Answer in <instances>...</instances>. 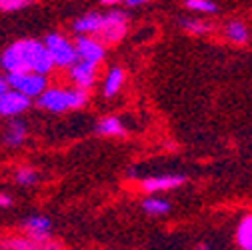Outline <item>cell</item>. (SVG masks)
<instances>
[{"label":"cell","mask_w":252,"mask_h":250,"mask_svg":"<svg viewBox=\"0 0 252 250\" xmlns=\"http://www.w3.org/2000/svg\"><path fill=\"white\" fill-rule=\"evenodd\" d=\"M0 66L6 72H38V74H48L54 68L44 42L34 38H22L12 42L0 56Z\"/></svg>","instance_id":"1"},{"label":"cell","mask_w":252,"mask_h":250,"mask_svg":"<svg viewBox=\"0 0 252 250\" xmlns=\"http://www.w3.org/2000/svg\"><path fill=\"white\" fill-rule=\"evenodd\" d=\"M36 98H38L40 108L54 112V114L82 108L88 102V94L82 88H72V90H68V88H46Z\"/></svg>","instance_id":"2"},{"label":"cell","mask_w":252,"mask_h":250,"mask_svg":"<svg viewBox=\"0 0 252 250\" xmlns=\"http://www.w3.org/2000/svg\"><path fill=\"white\" fill-rule=\"evenodd\" d=\"M44 46H46V50H48V54L52 58V64L54 66L70 68L74 62L78 60V54H76L74 44L68 38L62 36V34H56V32L48 34L44 38Z\"/></svg>","instance_id":"3"},{"label":"cell","mask_w":252,"mask_h":250,"mask_svg":"<svg viewBox=\"0 0 252 250\" xmlns=\"http://www.w3.org/2000/svg\"><path fill=\"white\" fill-rule=\"evenodd\" d=\"M6 74H8L6 76L8 86L22 92L28 98H36L48 88L46 74H38V72H6Z\"/></svg>","instance_id":"4"},{"label":"cell","mask_w":252,"mask_h":250,"mask_svg":"<svg viewBox=\"0 0 252 250\" xmlns=\"http://www.w3.org/2000/svg\"><path fill=\"white\" fill-rule=\"evenodd\" d=\"M126 30H128V16L124 12H108V14H102L100 18V26L96 30V34L92 36H98L102 42H108V44H114L118 40L124 38Z\"/></svg>","instance_id":"5"},{"label":"cell","mask_w":252,"mask_h":250,"mask_svg":"<svg viewBox=\"0 0 252 250\" xmlns=\"http://www.w3.org/2000/svg\"><path fill=\"white\" fill-rule=\"evenodd\" d=\"M22 228L26 230V234L32 238L34 242H38L44 248H58V244H52V224L46 216H40V214H34V216H28L24 218V222H22Z\"/></svg>","instance_id":"6"},{"label":"cell","mask_w":252,"mask_h":250,"mask_svg":"<svg viewBox=\"0 0 252 250\" xmlns=\"http://www.w3.org/2000/svg\"><path fill=\"white\" fill-rule=\"evenodd\" d=\"M32 104V98L24 96L22 92L14 90V88H8L2 96H0V116L4 118H14V116H20L22 112H26Z\"/></svg>","instance_id":"7"},{"label":"cell","mask_w":252,"mask_h":250,"mask_svg":"<svg viewBox=\"0 0 252 250\" xmlns=\"http://www.w3.org/2000/svg\"><path fill=\"white\" fill-rule=\"evenodd\" d=\"M74 48H76L78 60H86V62H92V64H100L106 54L102 42H98L92 34H78Z\"/></svg>","instance_id":"8"},{"label":"cell","mask_w":252,"mask_h":250,"mask_svg":"<svg viewBox=\"0 0 252 250\" xmlns=\"http://www.w3.org/2000/svg\"><path fill=\"white\" fill-rule=\"evenodd\" d=\"M96 66L98 64H92V62L86 60H76L70 66V80L74 82V86L82 90L92 88L94 82H96Z\"/></svg>","instance_id":"9"},{"label":"cell","mask_w":252,"mask_h":250,"mask_svg":"<svg viewBox=\"0 0 252 250\" xmlns=\"http://www.w3.org/2000/svg\"><path fill=\"white\" fill-rule=\"evenodd\" d=\"M186 182V176L182 174H164V176H150L146 180H142V188L146 192H164V190H172L178 188Z\"/></svg>","instance_id":"10"},{"label":"cell","mask_w":252,"mask_h":250,"mask_svg":"<svg viewBox=\"0 0 252 250\" xmlns=\"http://www.w3.org/2000/svg\"><path fill=\"white\" fill-rule=\"evenodd\" d=\"M26 136H28V130H26V124H24L22 120H16V116H14V118H10V122L6 124V130H4V136H2L4 144H6V146H12V148H16V146L24 144Z\"/></svg>","instance_id":"11"},{"label":"cell","mask_w":252,"mask_h":250,"mask_svg":"<svg viewBox=\"0 0 252 250\" xmlns=\"http://www.w3.org/2000/svg\"><path fill=\"white\" fill-rule=\"evenodd\" d=\"M0 248L4 250H42L38 242L30 236H14V238H0Z\"/></svg>","instance_id":"12"},{"label":"cell","mask_w":252,"mask_h":250,"mask_svg":"<svg viewBox=\"0 0 252 250\" xmlns=\"http://www.w3.org/2000/svg\"><path fill=\"white\" fill-rule=\"evenodd\" d=\"M122 84H124V70L116 66V68H112V70L106 74V80H104V88H102L104 96H106V98H112V96H116L118 92H120V88H122Z\"/></svg>","instance_id":"13"},{"label":"cell","mask_w":252,"mask_h":250,"mask_svg":"<svg viewBox=\"0 0 252 250\" xmlns=\"http://www.w3.org/2000/svg\"><path fill=\"white\" fill-rule=\"evenodd\" d=\"M96 130L104 136H124L126 134V128H124V124L116 118V116H106L98 122V126Z\"/></svg>","instance_id":"14"},{"label":"cell","mask_w":252,"mask_h":250,"mask_svg":"<svg viewBox=\"0 0 252 250\" xmlns=\"http://www.w3.org/2000/svg\"><path fill=\"white\" fill-rule=\"evenodd\" d=\"M236 242L244 250H252V214L242 218V222L236 228Z\"/></svg>","instance_id":"15"},{"label":"cell","mask_w":252,"mask_h":250,"mask_svg":"<svg viewBox=\"0 0 252 250\" xmlns=\"http://www.w3.org/2000/svg\"><path fill=\"white\" fill-rule=\"evenodd\" d=\"M226 36L234 44H244V42H248V28L242 22H230L226 28Z\"/></svg>","instance_id":"16"},{"label":"cell","mask_w":252,"mask_h":250,"mask_svg":"<svg viewBox=\"0 0 252 250\" xmlns=\"http://www.w3.org/2000/svg\"><path fill=\"white\" fill-rule=\"evenodd\" d=\"M142 208L152 216H160V214H166L170 210V202L162 200V198H146L142 202Z\"/></svg>","instance_id":"17"},{"label":"cell","mask_w":252,"mask_h":250,"mask_svg":"<svg viewBox=\"0 0 252 250\" xmlns=\"http://www.w3.org/2000/svg\"><path fill=\"white\" fill-rule=\"evenodd\" d=\"M14 180H16V184H20V186H32V184L38 182V172H36L34 168L24 166V168H18V170H16Z\"/></svg>","instance_id":"18"},{"label":"cell","mask_w":252,"mask_h":250,"mask_svg":"<svg viewBox=\"0 0 252 250\" xmlns=\"http://www.w3.org/2000/svg\"><path fill=\"white\" fill-rule=\"evenodd\" d=\"M186 8H190L194 12H202V14H214L218 10V6L212 0H184Z\"/></svg>","instance_id":"19"},{"label":"cell","mask_w":252,"mask_h":250,"mask_svg":"<svg viewBox=\"0 0 252 250\" xmlns=\"http://www.w3.org/2000/svg\"><path fill=\"white\" fill-rule=\"evenodd\" d=\"M182 26H184V30H188V32H192V34H206L212 30V26L204 20H182Z\"/></svg>","instance_id":"20"},{"label":"cell","mask_w":252,"mask_h":250,"mask_svg":"<svg viewBox=\"0 0 252 250\" xmlns=\"http://www.w3.org/2000/svg\"><path fill=\"white\" fill-rule=\"evenodd\" d=\"M30 4H34V0H0V10L2 12H16V10H22Z\"/></svg>","instance_id":"21"},{"label":"cell","mask_w":252,"mask_h":250,"mask_svg":"<svg viewBox=\"0 0 252 250\" xmlns=\"http://www.w3.org/2000/svg\"><path fill=\"white\" fill-rule=\"evenodd\" d=\"M8 206H12V198L4 192H0V208H8Z\"/></svg>","instance_id":"22"},{"label":"cell","mask_w":252,"mask_h":250,"mask_svg":"<svg viewBox=\"0 0 252 250\" xmlns=\"http://www.w3.org/2000/svg\"><path fill=\"white\" fill-rule=\"evenodd\" d=\"M146 2H150V0H124L122 4H126V6H140V4H146Z\"/></svg>","instance_id":"23"},{"label":"cell","mask_w":252,"mask_h":250,"mask_svg":"<svg viewBox=\"0 0 252 250\" xmlns=\"http://www.w3.org/2000/svg\"><path fill=\"white\" fill-rule=\"evenodd\" d=\"M8 88H10V86H8V80L0 76V96H2V94H4V92H6Z\"/></svg>","instance_id":"24"},{"label":"cell","mask_w":252,"mask_h":250,"mask_svg":"<svg viewBox=\"0 0 252 250\" xmlns=\"http://www.w3.org/2000/svg\"><path fill=\"white\" fill-rule=\"evenodd\" d=\"M102 4H106V6H112V4H122L124 0H100Z\"/></svg>","instance_id":"25"}]
</instances>
